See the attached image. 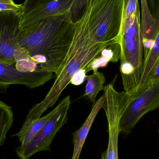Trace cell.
I'll return each instance as SVG.
<instances>
[{
  "mask_svg": "<svg viewBox=\"0 0 159 159\" xmlns=\"http://www.w3.org/2000/svg\"><path fill=\"white\" fill-rule=\"evenodd\" d=\"M70 104V95L61 100L41 130L28 143L23 146H20L16 149V152L20 159H29L35 153L50 151L55 135L67 121Z\"/></svg>",
  "mask_w": 159,
  "mask_h": 159,
  "instance_id": "8992f818",
  "label": "cell"
},
{
  "mask_svg": "<svg viewBox=\"0 0 159 159\" xmlns=\"http://www.w3.org/2000/svg\"><path fill=\"white\" fill-rule=\"evenodd\" d=\"M88 0H51L21 16L20 31H24L41 20L62 12L70 11L75 23L82 16Z\"/></svg>",
  "mask_w": 159,
  "mask_h": 159,
  "instance_id": "ba28073f",
  "label": "cell"
},
{
  "mask_svg": "<svg viewBox=\"0 0 159 159\" xmlns=\"http://www.w3.org/2000/svg\"><path fill=\"white\" fill-rule=\"evenodd\" d=\"M109 62V59L100 55L99 57L93 59L88 65L86 69V72L91 70H93V72L98 71V69L106 67Z\"/></svg>",
  "mask_w": 159,
  "mask_h": 159,
  "instance_id": "e0dca14e",
  "label": "cell"
},
{
  "mask_svg": "<svg viewBox=\"0 0 159 159\" xmlns=\"http://www.w3.org/2000/svg\"><path fill=\"white\" fill-rule=\"evenodd\" d=\"M87 80L84 96H87L90 102L94 103L98 93L104 90L106 78L103 74L95 72L91 75H86Z\"/></svg>",
  "mask_w": 159,
  "mask_h": 159,
  "instance_id": "5bb4252c",
  "label": "cell"
},
{
  "mask_svg": "<svg viewBox=\"0 0 159 159\" xmlns=\"http://www.w3.org/2000/svg\"><path fill=\"white\" fill-rule=\"evenodd\" d=\"M13 121L12 107L0 100V147L4 143L6 136Z\"/></svg>",
  "mask_w": 159,
  "mask_h": 159,
  "instance_id": "9a60e30c",
  "label": "cell"
},
{
  "mask_svg": "<svg viewBox=\"0 0 159 159\" xmlns=\"http://www.w3.org/2000/svg\"><path fill=\"white\" fill-rule=\"evenodd\" d=\"M159 108V80L148 85L134 97L123 112L120 121V133L128 135L143 116Z\"/></svg>",
  "mask_w": 159,
  "mask_h": 159,
  "instance_id": "52a82bcc",
  "label": "cell"
},
{
  "mask_svg": "<svg viewBox=\"0 0 159 159\" xmlns=\"http://www.w3.org/2000/svg\"><path fill=\"white\" fill-rule=\"evenodd\" d=\"M140 30L143 48V59L152 49L159 31V12L151 13L147 0H141Z\"/></svg>",
  "mask_w": 159,
  "mask_h": 159,
  "instance_id": "30bf717a",
  "label": "cell"
},
{
  "mask_svg": "<svg viewBox=\"0 0 159 159\" xmlns=\"http://www.w3.org/2000/svg\"><path fill=\"white\" fill-rule=\"evenodd\" d=\"M86 73L87 72L85 69H82L80 70L73 76L70 83L76 86L82 84L86 79Z\"/></svg>",
  "mask_w": 159,
  "mask_h": 159,
  "instance_id": "d6986e66",
  "label": "cell"
},
{
  "mask_svg": "<svg viewBox=\"0 0 159 159\" xmlns=\"http://www.w3.org/2000/svg\"><path fill=\"white\" fill-rule=\"evenodd\" d=\"M104 102L102 108L108 123L107 149L102 154V159H119L118 139L120 121L127 107L134 97V93L117 91L113 83L104 87Z\"/></svg>",
  "mask_w": 159,
  "mask_h": 159,
  "instance_id": "277c9868",
  "label": "cell"
},
{
  "mask_svg": "<svg viewBox=\"0 0 159 159\" xmlns=\"http://www.w3.org/2000/svg\"><path fill=\"white\" fill-rule=\"evenodd\" d=\"M56 108L46 116L41 117L39 119L34 121L28 128L24 130H20L19 132L12 136H18L19 141L23 146L29 143L36 134L41 130L52 114L55 112Z\"/></svg>",
  "mask_w": 159,
  "mask_h": 159,
  "instance_id": "4fadbf2b",
  "label": "cell"
},
{
  "mask_svg": "<svg viewBox=\"0 0 159 159\" xmlns=\"http://www.w3.org/2000/svg\"><path fill=\"white\" fill-rule=\"evenodd\" d=\"M158 132H159V130H158Z\"/></svg>",
  "mask_w": 159,
  "mask_h": 159,
  "instance_id": "7402d4cb",
  "label": "cell"
},
{
  "mask_svg": "<svg viewBox=\"0 0 159 159\" xmlns=\"http://www.w3.org/2000/svg\"><path fill=\"white\" fill-rule=\"evenodd\" d=\"M104 100L103 95L93 104L91 111L83 125L73 134L74 151L71 159H79L84 143L98 112L102 107Z\"/></svg>",
  "mask_w": 159,
  "mask_h": 159,
  "instance_id": "8fae6325",
  "label": "cell"
},
{
  "mask_svg": "<svg viewBox=\"0 0 159 159\" xmlns=\"http://www.w3.org/2000/svg\"><path fill=\"white\" fill-rule=\"evenodd\" d=\"M74 35L69 52L58 72L56 80L44 99L34 106L29 111L22 128L26 129L56 104L63 90L70 83L72 78L81 69L86 70L102 50L116 43H98L93 40L89 32L83 15L75 23Z\"/></svg>",
  "mask_w": 159,
  "mask_h": 159,
  "instance_id": "7a4b0ae2",
  "label": "cell"
},
{
  "mask_svg": "<svg viewBox=\"0 0 159 159\" xmlns=\"http://www.w3.org/2000/svg\"><path fill=\"white\" fill-rule=\"evenodd\" d=\"M75 24L70 11L47 17L20 31V48L43 70L58 72L69 52Z\"/></svg>",
  "mask_w": 159,
  "mask_h": 159,
  "instance_id": "6da1fadb",
  "label": "cell"
},
{
  "mask_svg": "<svg viewBox=\"0 0 159 159\" xmlns=\"http://www.w3.org/2000/svg\"><path fill=\"white\" fill-rule=\"evenodd\" d=\"M148 7L152 13L159 12V0H147Z\"/></svg>",
  "mask_w": 159,
  "mask_h": 159,
  "instance_id": "44dd1931",
  "label": "cell"
},
{
  "mask_svg": "<svg viewBox=\"0 0 159 159\" xmlns=\"http://www.w3.org/2000/svg\"><path fill=\"white\" fill-rule=\"evenodd\" d=\"M54 73L44 70H24L18 64L9 65L0 61V93H4L10 85H23L34 89L54 78Z\"/></svg>",
  "mask_w": 159,
  "mask_h": 159,
  "instance_id": "9c48e42d",
  "label": "cell"
},
{
  "mask_svg": "<svg viewBox=\"0 0 159 159\" xmlns=\"http://www.w3.org/2000/svg\"><path fill=\"white\" fill-rule=\"evenodd\" d=\"M159 57V31L156 36L155 43L147 57L143 59L142 75L136 92H140L145 89L151 77L154 68Z\"/></svg>",
  "mask_w": 159,
  "mask_h": 159,
  "instance_id": "7c38bea8",
  "label": "cell"
},
{
  "mask_svg": "<svg viewBox=\"0 0 159 159\" xmlns=\"http://www.w3.org/2000/svg\"><path fill=\"white\" fill-rule=\"evenodd\" d=\"M141 10H137L134 21L120 29L118 38L120 46V72L124 91L136 92L140 83L143 63V48L140 30Z\"/></svg>",
  "mask_w": 159,
  "mask_h": 159,
  "instance_id": "3957f363",
  "label": "cell"
},
{
  "mask_svg": "<svg viewBox=\"0 0 159 159\" xmlns=\"http://www.w3.org/2000/svg\"><path fill=\"white\" fill-rule=\"evenodd\" d=\"M21 16L22 11H0V61L25 67L32 60L19 44Z\"/></svg>",
  "mask_w": 159,
  "mask_h": 159,
  "instance_id": "5b68a950",
  "label": "cell"
},
{
  "mask_svg": "<svg viewBox=\"0 0 159 159\" xmlns=\"http://www.w3.org/2000/svg\"><path fill=\"white\" fill-rule=\"evenodd\" d=\"M51 0H25L22 5V16L46 3Z\"/></svg>",
  "mask_w": 159,
  "mask_h": 159,
  "instance_id": "ac0fdd59",
  "label": "cell"
},
{
  "mask_svg": "<svg viewBox=\"0 0 159 159\" xmlns=\"http://www.w3.org/2000/svg\"><path fill=\"white\" fill-rule=\"evenodd\" d=\"M157 80H159V57L157 61L156 65H155V68H154L153 74L148 80L146 88L151 83L155 82V81H157Z\"/></svg>",
  "mask_w": 159,
  "mask_h": 159,
  "instance_id": "ffe728a7",
  "label": "cell"
},
{
  "mask_svg": "<svg viewBox=\"0 0 159 159\" xmlns=\"http://www.w3.org/2000/svg\"><path fill=\"white\" fill-rule=\"evenodd\" d=\"M140 8L138 0H123V12L120 28H127L132 24L137 10Z\"/></svg>",
  "mask_w": 159,
  "mask_h": 159,
  "instance_id": "2e32d148",
  "label": "cell"
}]
</instances>
